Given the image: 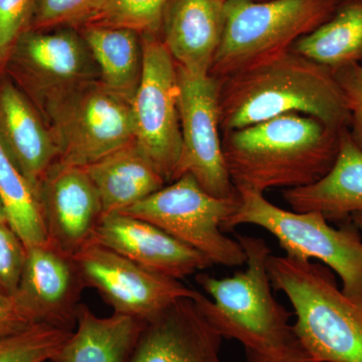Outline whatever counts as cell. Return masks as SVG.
Wrapping results in <instances>:
<instances>
[{
  "label": "cell",
  "instance_id": "obj_10",
  "mask_svg": "<svg viewBox=\"0 0 362 362\" xmlns=\"http://www.w3.org/2000/svg\"><path fill=\"white\" fill-rule=\"evenodd\" d=\"M176 66L182 147L173 181L188 173L209 194L238 199L240 195L228 175L220 135V80L209 74Z\"/></svg>",
  "mask_w": 362,
  "mask_h": 362
},
{
  "label": "cell",
  "instance_id": "obj_24",
  "mask_svg": "<svg viewBox=\"0 0 362 362\" xmlns=\"http://www.w3.org/2000/svg\"><path fill=\"white\" fill-rule=\"evenodd\" d=\"M0 201L6 211L7 223L26 247L47 242L39 195L16 165L1 139Z\"/></svg>",
  "mask_w": 362,
  "mask_h": 362
},
{
  "label": "cell",
  "instance_id": "obj_29",
  "mask_svg": "<svg viewBox=\"0 0 362 362\" xmlns=\"http://www.w3.org/2000/svg\"><path fill=\"white\" fill-rule=\"evenodd\" d=\"M28 249L8 225L0 223V291L13 297L25 266Z\"/></svg>",
  "mask_w": 362,
  "mask_h": 362
},
{
  "label": "cell",
  "instance_id": "obj_6",
  "mask_svg": "<svg viewBox=\"0 0 362 362\" xmlns=\"http://www.w3.org/2000/svg\"><path fill=\"white\" fill-rule=\"evenodd\" d=\"M39 105L61 163L86 168L135 141L132 101L100 78L49 95Z\"/></svg>",
  "mask_w": 362,
  "mask_h": 362
},
{
  "label": "cell",
  "instance_id": "obj_18",
  "mask_svg": "<svg viewBox=\"0 0 362 362\" xmlns=\"http://www.w3.org/2000/svg\"><path fill=\"white\" fill-rule=\"evenodd\" d=\"M225 28V0H168L160 39L176 65L209 74Z\"/></svg>",
  "mask_w": 362,
  "mask_h": 362
},
{
  "label": "cell",
  "instance_id": "obj_17",
  "mask_svg": "<svg viewBox=\"0 0 362 362\" xmlns=\"http://www.w3.org/2000/svg\"><path fill=\"white\" fill-rule=\"evenodd\" d=\"M0 139L39 195L40 182L59 161V147L44 116L11 81L0 85Z\"/></svg>",
  "mask_w": 362,
  "mask_h": 362
},
{
  "label": "cell",
  "instance_id": "obj_1",
  "mask_svg": "<svg viewBox=\"0 0 362 362\" xmlns=\"http://www.w3.org/2000/svg\"><path fill=\"white\" fill-rule=\"evenodd\" d=\"M218 80L221 133L291 113L314 117L333 130L349 128L334 71L291 49Z\"/></svg>",
  "mask_w": 362,
  "mask_h": 362
},
{
  "label": "cell",
  "instance_id": "obj_31",
  "mask_svg": "<svg viewBox=\"0 0 362 362\" xmlns=\"http://www.w3.org/2000/svg\"><path fill=\"white\" fill-rule=\"evenodd\" d=\"M32 325L18 308L14 298L0 291V337L18 332Z\"/></svg>",
  "mask_w": 362,
  "mask_h": 362
},
{
  "label": "cell",
  "instance_id": "obj_14",
  "mask_svg": "<svg viewBox=\"0 0 362 362\" xmlns=\"http://www.w3.org/2000/svg\"><path fill=\"white\" fill-rule=\"evenodd\" d=\"M39 201L51 246L74 256L92 242L103 211L84 168L54 163L40 182Z\"/></svg>",
  "mask_w": 362,
  "mask_h": 362
},
{
  "label": "cell",
  "instance_id": "obj_12",
  "mask_svg": "<svg viewBox=\"0 0 362 362\" xmlns=\"http://www.w3.org/2000/svg\"><path fill=\"white\" fill-rule=\"evenodd\" d=\"M37 102L71 86L100 78L96 63L81 33L73 28L30 30L9 59Z\"/></svg>",
  "mask_w": 362,
  "mask_h": 362
},
{
  "label": "cell",
  "instance_id": "obj_15",
  "mask_svg": "<svg viewBox=\"0 0 362 362\" xmlns=\"http://www.w3.org/2000/svg\"><path fill=\"white\" fill-rule=\"evenodd\" d=\"M92 242L113 250L147 270L175 280L214 265L206 255L153 223L122 213L102 216Z\"/></svg>",
  "mask_w": 362,
  "mask_h": 362
},
{
  "label": "cell",
  "instance_id": "obj_13",
  "mask_svg": "<svg viewBox=\"0 0 362 362\" xmlns=\"http://www.w3.org/2000/svg\"><path fill=\"white\" fill-rule=\"evenodd\" d=\"M28 254L13 298L33 324L75 330L85 284L73 256L49 243L26 247Z\"/></svg>",
  "mask_w": 362,
  "mask_h": 362
},
{
  "label": "cell",
  "instance_id": "obj_2",
  "mask_svg": "<svg viewBox=\"0 0 362 362\" xmlns=\"http://www.w3.org/2000/svg\"><path fill=\"white\" fill-rule=\"evenodd\" d=\"M343 131V130H342ZM342 131L291 113L223 133V156L238 194L308 187L329 173Z\"/></svg>",
  "mask_w": 362,
  "mask_h": 362
},
{
  "label": "cell",
  "instance_id": "obj_23",
  "mask_svg": "<svg viewBox=\"0 0 362 362\" xmlns=\"http://www.w3.org/2000/svg\"><path fill=\"white\" fill-rule=\"evenodd\" d=\"M291 51L332 71L362 66V0H340L329 20L297 40Z\"/></svg>",
  "mask_w": 362,
  "mask_h": 362
},
{
  "label": "cell",
  "instance_id": "obj_21",
  "mask_svg": "<svg viewBox=\"0 0 362 362\" xmlns=\"http://www.w3.org/2000/svg\"><path fill=\"white\" fill-rule=\"evenodd\" d=\"M83 168L97 188L103 216L120 213L166 185L135 141Z\"/></svg>",
  "mask_w": 362,
  "mask_h": 362
},
{
  "label": "cell",
  "instance_id": "obj_26",
  "mask_svg": "<svg viewBox=\"0 0 362 362\" xmlns=\"http://www.w3.org/2000/svg\"><path fill=\"white\" fill-rule=\"evenodd\" d=\"M166 2L168 0H105L86 25L129 28L139 35L160 37Z\"/></svg>",
  "mask_w": 362,
  "mask_h": 362
},
{
  "label": "cell",
  "instance_id": "obj_5",
  "mask_svg": "<svg viewBox=\"0 0 362 362\" xmlns=\"http://www.w3.org/2000/svg\"><path fill=\"white\" fill-rule=\"evenodd\" d=\"M340 0H226V28L209 75L223 78L290 51L326 23Z\"/></svg>",
  "mask_w": 362,
  "mask_h": 362
},
{
  "label": "cell",
  "instance_id": "obj_34",
  "mask_svg": "<svg viewBox=\"0 0 362 362\" xmlns=\"http://www.w3.org/2000/svg\"><path fill=\"white\" fill-rule=\"evenodd\" d=\"M352 221H354V223H356L357 226H358L359 230H362V216L361 214H357V216H354V218H352Z\"/></svg>",
  "mask_w": 362,
  "mask_h": 362
},
{
  "label": "cell",
  "instance_id": "obj_7",
  "mask_svg": "<svg viewBox=\"0 0 362 362\" xmlns=\"http://www.w3.org/2000/svg\"><path fill=\"white\" fill-rule=\"evenodd\" d=\"M240 206L223 230L240 225L265 228L290 258L322 262L339 276L342 291L362 303V238L352 221L335 228L318 211L297 213L271 204L264 194H240Z\"/></svg>",
  "mask_w": 362,
  "mask_h": 362
},
{
  "label": "cell",
  "instance_id": "obj_25",
  "mask_svg": "<svg viewBox=\"0 0 362 362\" xmlns=\"http://www.w3.org/2000/svg\"><path fill=\"white\" fill-rule=\"evenodd\" d=\"M71 332L37 323L18 332L2 335L0 362H49Z\"/></svg>",
  "mask_w": 362,
  "mask_h": 362
},
{
  "label": "cell",
  "instance_id": "obj_28",
  "mask_svg": "<svg viewBox=\"0 0 362 362\" xmlns=\"http://www.w3.org/2000/svg\"><path fill=\"white\" fill-rule=\"evenodd\" d=\"M37 4L39 0H0V74L23 35L32 30Z\"/></svg>",
  "mask_w": 362,
  "mask_h": 362
},
{
  "label": "cell",
  "instance_id": "obj_19",
  "mask_svg": "<svg viewBox=\"0 0 362 362\" xmlns=\"http://www.w3.org/2000/svg\"><path fill=\"white\" fill-rule=\"evenodd\" d=\"M285 202L297 213L318 211L327 221H346L362 216V150L344 129L332 168L308 187L285 189Z\"/></svg>",
  "mask_w": 362,
  "mask_h": 362
},
{
  "label": "cell",
  "instance_id": "obj_4",
  "mask_svg": "<svg viewBox=\"0 0 362 362\" xmlns=\"http://www.w3.org/2000/svg\"><path fill=\"white\" fill-rule=\"evenodd\" d=\"M267 270L273 289L294 309L293 329L302 349L319 362H362V303L338 287L331 269L270 255Z\"/></svg>",
  "mask_w": 362,
  "mask_h": 362
},
{
  "label": "cell",
  "instance_id": "obj_20",
  "mask_svg": "<svg viewBox=\"0 0 362 362\" xmlns=\"http://www.w3.org/2000/svg\"><path fill=\"white\" fill-rule=\"evenodd\" d=\"M144 325L121 314L98 317L80 304L75 330L49 362H129Z\"/></svg>",
  "mask_w": 362,
  "mask_h": 362
},
{
  "label": "cell",
  "instance_id": "obj_22",
  "mask_svg": "<svg viewBox=\"0 0 362 362\" xmlns=\"http://www.w3.org/2000/svg\"><path fill=\"white\" fill-rule=\"evenodd\" d=\"M78 33L89 47L100 81L133 101L142 75L141 37L129 28L85 25Z\"/></svg>",
  "mask_w": 362,
  "mask_h": 362
},
{
  "label": "cell",
  "instance_id": "obj_35",
  "mask_svg": "<svg viewBox=\"0 0 362 362\" xmlns=\"http://www.w3.org/2000/svg\"><path fill=\"white\" fill-rule=\"evenodd\" d=\"M226 1V0H225ZM252 1H265V0H252Z\"/></svg>",
  "mask_w": 362,
  "mask_h": 362
},
{
  "label": "cell",
  "instance_id": "obj_27",
  "mask_svg": "<svg viewBox=\"0 0 362 362\" xmlns=\"http://www.w3.org/2000/svg\"><path fill=\"white\" fill-rule=\"evenodd\" d=\"M105 0H39L32 30H78L99 11Z\"/></svg>",
  "mask_w": 362,
  "mask_h": 362
},
{
  "label": "cell",
  "instance_id": "obj_30",
  "mask_svg": "<svg viewBox=\"0 0 362 362\" xmlns=\"http://www.w3.org/2000/svg\"><path fill=\"white\" fill-rule=\"evenodd\" d=\"M333 71L346 102L350 138L362 150V66H345Z\"/></svg>",
  "mask_w": 362,
  "mask_h": 362
},
{
  "label": "cell",
  "instance_id": "obj_9",
  "mask_svg": "<svg viewBox=\"0 0 362 362\" xmlns=\"http://www.w3.org/2000/svg\"><path fill=\"white\" fill-rule=\"evenodd\" d=\"M140 37L142 75L132 101L135 143L164 181L170 183L182 147L177 66L159 35Z\"/></svg>",
  "mask_w": 362,
  "mask_h": 362
},
{
  "label": "cell",
  "instance_id": "obj_8",
  "mask_svg": "<svg viewBox=\"0 0 362 362\" xmlns=\"http://www.w3.org/2000/svg\"><path fill=\"white\" fill-rule=\"evenodd\" d=\"M240 202V197L209 194L187 173L120 213L153 223L206 255L214 265L232 268L246 265V252L238 240L226 237L223 226Z\"/></svg>",
  "mask_w": 362,
  "mask_h": 362
},
{
  "label": "cell",
  "instance_id": "obj_33",
  "mask_svg": "<svg viewBox=\"0 0 362 362\" xmlns=\"http://www.w3.org/2000/svg\"><path fill=\"white\" fill-rule=\"evenodd\" d=\"M0 223H2V225H8V223H7L6 211H4V207L2 206L1 201H0Z\"/></svg>",
  "mask_w": 362,
  "mask_h": 362
},
{
  "label": "cell",
  "instance_id": "obj_3",
  "mask_svg": "<svg viewBox=\"0 0 362 362\" xmlns=\"http://www.w3.org/2000/svg\"><path fill=\"white\" fill-rule=\"evenodd\" d=\"M246 252V270L233 277H195L213 300L195 298L204 315L223 337L238 340L247 356H278L302 347L290 324L292 314L273 294L267 259L272 254L265 240L237 235Z\"/></svg>",
  "mask_w": 362,
  "mask_h": 362
},
{
  "label": "cell",
  "instance_id": "obj_16",
  "mask_svg": "<svg viewBox=\"0 0 362 362\" xmlns=\"http://www.w3.org/2000/svg\"><path fill=\"white\" fill-rule=\"evenodd\" d=\"M223 337L192 298H180L145 323L129 362H221Z\"/></svg>",
  "mask_w": 362,
  "mask_h": 362
},
{
  "label": "cell",
  "instance_id": "obj_11",
  "mask_svg": "<svg viewBox=\"0 0 362 362\" xmlns=\"http://www.w3.org/2000/svg\"><path fill=\"white\" fill-rule=\"evenodd\" d=\"M85 287L94 288L114 313L148 322L180 298L199 292L143 268L113 250L90 242L73 256Z\"/></svg>",
  "mask_w": 362,
  "mask_h": 362
},
{
  "label": "cell",
  "instance_id": "obj_32",
  "mask_svg": "<svg viewBox=\"0 0 362 362\" xmlns=\"http://www.w3.org/2000/svg\"><path fill=\"white\" fill-rule=\"evenodd\" d=\"M247 362H319L312 358L302 347L278 356H247Z\"/></svg>",
  "mask_w": 362,
  "mask_h": 362
}]
</instances>
